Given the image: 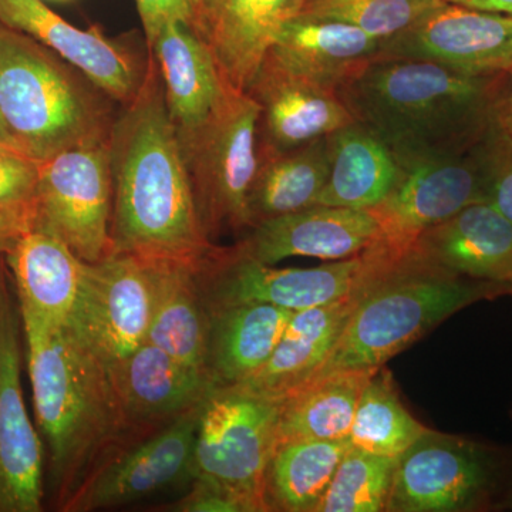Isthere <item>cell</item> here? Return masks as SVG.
<instances>
[{"label":"cell","instance_id":"27","mask_svg":"<svg viewBox=\"0 0 512 512\" xmlns=\"http://www.w3.org/2000/svg\"><path fill=\"white\" fill-rule=\"evenodd\" d=\"M5 256L19 308L50 323H66L79 293L82 259L62 239L36 225Z\"/></svg>","mask_w":512,"mask_h":512},{"label":"cell","instance_id":"37","mask_svg":"<svg viewBox=\"0 0 512 512\" xmlns=\"http://www.w3.org/2000/svg\"><path fill=\"white\" fill-rule=\"evenodd\" d=\"M191 493L174 505L184 512H259L262 508L244 495L194 480Z\"/></svg>","mask_w":512,"mask_h":512},{"label":"cell","instance_id":"35","mask_svg":"<svg viewBox=\"0 0 512 512\" xmlns=\"http://www.w3.org/2000/svg\"><path fill=\"white\" fill-rule=\"evenodd\" d=\"M481 153L487 201L512 221V137L497 124L481 144Z\"/></svg>","mask_w":512,"mask_h":512},{"label":"cell","instance_id":"16","mask_svg":"<svg viewBox=\"0 0 512 512\" xmlns=\"http://www.w3.org/2000/svg\"><path fill=\"white\" fill-rule=\"evenodd\" d=\"M383 52L434 60L471 74L504 73L512 67V16L444 0L384 43Z\"/></svg>","mask_w":512,"mask_h":512},{"label":"cell","instance_id":"23","mask_svg":"<svg viewBox=\"0 0 512 512\" xmlns=\"http://www.w3.org/2000/svg\"><path fill=\"white\" fill-rule=\"evenodd\" d=\"M127 423L180 416L207 400L217 386L207 372L146 342L107 366Z\"/></svg>","mask_w":512,"mask_h":512},{"label":"cell","instance_id":"32","mask_svg":"<svg viewBox=\"0 0 512 512\" xmlns=\"http://www.w3.org/2000/svg\"><path fill=\"white\" fill-rule=\"evenodd\" d=\"M427 430L404 407L392 373L382 366L360 394L349 441L357 450L397 460Z\"/></svg>","mask_w":512,"mask_h":512},{"label":"cell","instance_id":"5","mask_svg":"<svg viewBox=\"0 0 512 512\" xmlns=\"http://www.w3.org/2000/svg\"><path fill=\"white\" fill-rule=\"evenodd\" d=\"M491 299H497L491 282L461 278L403 255L366 286L312 380L339 370L379 369L450 316Z\"/></svg>","mask_w":512,"mask_h":512},{"label":"cell","instance_id":"44","mask_svg":"<svg viewBox=\"0 0 512 512\" xmlns=\"http://www.w3.org/2000/svg\"><path fill=\"white\" fill-rule=\"evenodd\" d=\"M503 507L508 508V510L512 511V491L510 494L507 495V498H505Z\"/></svg>","mask_w":512,"mask_h":512},{"label":"cell","instance_id":"20","mask_svg":"<svg viewBox=\"0 0 512 512\" xmlns=\"http://www.w3.org/2000/svg\"><path fill=\"white\" fill-rule=\"evenodd\" d=\"M147 53L158 64L168 116L178 143H184L215 116L234 87L225 82L210 50L185 20H165Z\"/></svg>","mask_w":512,"mask_h":512},{"label":"cell","instance_id":"1","mask_svg":"<svg viewBox=\"0 0 512 512\" xmlns=\"http://www.w3.org/2000/svg\"><path fill=\"white\" fill-rule=\"evenodd\" d=\"M148 55V53H147ZM113 252L204 261L217 249L202 225L154 57L109 138Z\"/></svg>","mask_w":512,"mask_h":512},{"label":"cell","instance_id":"4","mask_svg":"<svg viewBox=\"0 0 512 512\" xmlns=\"http://www.w3.org/2000/svg\"><path fill=\"white\" fill-rule=\"evenodd\" d=\"M111 97L49 47L0 23V117L23 154L42 164L106 140Z\"/></svg>","mask_w":512,"mask_h":512},{"label":"cell","instance_id":"3","mask_svg":"<svg viewBox=\"0 0 512 512\" xmlns=\"http://www.w3.org/2000/svg\"><path fill=\"white\" fill-rule=\"evenodd\" d=\"M20 318L37 426L55 483L69 488L130 424L109 369L67 322L50 323L25 309Z\"/></svg>","mask_w":512,"mask_h":512},{"label":"cell","instance_id":"43","mask_svg":"<svg viewBox=\"0 0 512 512\" xmlns=\"http://www.w3.org/2000/svg\"><path fill=\"white\" fill-rule=\"evenodd\" d=\"M495 289V296L500 298V296L512 295V268L503 281L498 282V284H493Z\"/></svg>","mask_w":512,"mask_h":512},{"label":"cell","instance_id":"21","mask_svg":"<svg viewBox=\"0 0 512 512\" xmlns=\"http://www.w3.org/2000/svg\"><path fill=\"white\" fill-rule=\"evenodd\" d=\"M407 254L448 274L498 284L512 268V221L490 201L474 202L423 232Z\"/></svg>","mask_w":512,"mask_h":512},{"label":"cell","instance_id":"18","mask_svg":"<svg viewBox=\"0 0 512 512\" xmlns=\"http://www.w3.org/2000/svg\"><path fill=\"white\" fill-rule=\"evenodd\" d=\"M305 0H191L190 25L229 86L248 89L269 47Z\"/></svg>","mask_w":512,"mask_h":512},{"label":"cell","instance_id":"26","mask_svg":"<svg viewBox=\"0 0 512 512\" xmlns=\"http://www.w3.org/2000/svg\"><path fill=\"white\" fill-rule=\"evenodd\" d=\"M207 369L217 387L245 382L268 362L293 311L262 302L210 309Z\"/></svg>","mask_w":512,"mask_h":512},{"label":"cell","instance_id":"24","mask_svg":"<svg viewBox=\"0 0 512 512\" xmlns=\"http://www.w3.org/2000/svg\"><path fill=\"white\" fill-rule=\"evenodd\" d=\"M382 52L383 42L355 26L296 15L279 30L266 57L336 92L340 84Z\"/></svg>","mask_w":512,"mask_h":512},{"label":"cell","instance_id":"6","mask_svg":"<svg viewBox=\"0 0 512 512\" xmlns=\"http://www.w3.org/2000/svg\"><path fill=\"white\" fill-rule=\"evenodd\" d=\"M397 259L392 252L373 245L363 254L316 268H274L235 247H217L198 266V281L208 311L234 303L262 302L295 312L352 295L384 274Z\"/></svg>","mask_w":512,"mask_h":512},{"label":"cell","instance_id":"11","mask_svg":"<svg viewBox=\"0 0 512 512\" xmlns=\"http://www.w3.org/2000/svg\"><path fill=\"white\" fill-rule=\"evenodd\" d=\"M153 291L146 259L113 252L83 262L79 293L67 325L106 366L147 340Z\"/></svg>","mask_w":512,"mask_h":512},{"label":"cell","instance_id":"38","mask_svg":"<svg viewBox=\"0 0 512 512\" xmlns=\"http://www.w3.org/2000/svg\"><path fill=\"white\" fill-rule=\"evenodd\" d=\"M136 5L146 33L147 47L154 42L165 20L181 19L190 23L191 0H136Z\"/></svg>","mask_w":512,"mask_h":512},{"label":"cell","instance_id":"13","mask_svg":"<svg viewBox=\"0 0 512 512\" xmlns=\"http://www.w3.org/2000/svg\"><path fill=\"white\" fill-rule=\"evenodd\" d=\"M22 318L0 269V512H39L43 446L22 390Z\"/></svg>","mask_w":512,"mask_h":512},{"label":"cell","instance_id":"28","mask_svg":"<svg viewBox=\"0 0 512 512\" xmlns=\"http://www.w3.org/2000/svg\"><path fill=\"white\" fill-rule=\"evenodd\" d=\"M329 175L316 205L373 210L382 204L402 173L392 151L362 124L329 134Z\"/></svg>","mask_w":512,"mask_h":512},{"label":"cell","instance_id":"17","mask_svg":"<svg viewBox=\"0 0 512 512\" xmlns=\"http://www.w3.org/2000/svg\"><path fill=\"white\" fill-rule=\"evenodd\" d=\"M245 93L258 106V158L301 147L355 123L335 90L303 79L266 56Z\"/></svg>","mask_w":512,"mask_h":512},{"label":"cell","instance_id":"25","mask_svg":"<svg viewBox=\"0 0 512 512\" xmlns=\"http://www.w3.org/2000/svg\"><path fill=\"white\" fill-rule=\"evenodd\" d=\"M144 259L153 291L148 342L207 372L210 312L198 281L202 261Z\"/></svg>","mask_w":512,"mask_h":512},{"label":"cell","instance_id":"33","mask_svg":"<svg viewBox=\"0 0 512 512\" xmlns=\"http://www.w3.org/2000/svg\"><path fill=\"white\" fill-rule=\"evenodd\" d=\"M396 461L350 446L316 512L386 511Z\"/></svg>","mask_w":512,"mask_h":512},{"label":"cell","instance_id":"8","mask_svg":"<svg viewBox=\"0 0 512 512\" xmlns=\"http://www.w3.org/2000/svg\"><path fill=\"white\" fill-rule=\"evenodd\" d=\"M503 467L494 448L429 429L397 458L386 511L490 510Z\"/></svg>","mask_w":512,"mask_h":512},{"label":"cell","instance_id":"14","mask_svg":"<svg viewBox=\"0 0 512 512\" xmlns=\"http://www.w3.org/2000/svg\"><path fill=\"white\" fill-rule=\"evenodd\" d=\"M0 23L52 49L121 106L130 103L143 84L148 55L141 59L96 26L76 28L43 0H0Z\"/></svg>","mask_w":512,"mask_h":512},{"label":"cell","instance_id":"41","mask_svg":"<svg viewBox=\"0 0 512 512\" xmlns=\"http://www.w3.org/2000/svg\"><path fill=\"white\" fill-rule=\"evenodd\" d=\"M468 8L490 10V12L504 13L512 16V0H446Z\"/></svg>","mask_w":512,"mask_h":512},{"label":"cell","instance_id":"22","mask_svg":"<svg viewBox=\"0 0 512 512\" xmlns=\"http://www.w3.org/2000/svg\"><path fill=\"white\" fill-rule=\"evenodd\" d=\"M369 284L339 301L293 312L268 362L245 382L232 387L282 402L311 382L338 343Z\"/></svg>","mask_w":512,"mask_h":512},{"label":"cell","instance_id":"42","mask_svg":"<svg viewBox=\"0 0 512 512\" xmlns=\"http://www.w3.org/2000/svg\"><path fill=\"white\" fill-rule=\"evenodd\" d=\"M0 148H2V150H13L22 153V151L19 150L18 146H16L15 141H13V138L10 137L8 130H6V126L5 123H3L2 117H0Z\"/></svg>","mask_w":512,"mask_h":512},{"label":"cell","instance_id":"30","mask_svg":"<svg viewBox=\"0 0 512 512\" xmlns=\"http://www.w3.org/2000/svg\"><path fill=\"white\" fill-rule=\"evenodd\" d=\"M379 369L332 372L286 397L279 412L278 444L295 440H348L360 394Z\"/></svg>","mask_w":512,"mask_h":512},{"label":"cell","instance_id":"36","mask_svg":"<svg viewBox=\"0 0 512 512\" xmlns=\"http://www.w3.org/2000/svg\"><path fill=\"white\" fill-rule=\"evenodd\" d=\"M39 168L25 154L0 148V210L35 208Z\"/></svg>","mask_w":512,"mask_h":512},{"label":"cell","instance_id":"15","mask_svg":"<svg viewBox=\"0 0 512 512\" xmlns=\"http://www.w3.org/2000/svg\"><path fill=\"white\" fill-rule=\"evenodd\" d=\"M201 407L180 416L153 439L100 468L67 504L69 510L93 511L146 500L194 480V447Z\"/></svg>","mask_w":512,"mask_h":512},{"label":"cell","instance_id":"34","mask_svg":"<svg viewBox=\"0 0 512 512\" xmlns=\"http://www.w3.org/2000/svg\"><path fill=\"white\" fill-rule=\"evenodd\" d=\"M444 0H305L299 15L338 20L384 43L412 28Z\"/></svg>","mask_w":512,"mask_h":512},{"label":"cell","instance_id":"40","mask_svg":"<svg viewBox=\"0 0 512 512\" xmlns=\"http://www.w3.org/2000/svg\"><path fill=\"white\" fill-rule=\"evenodd\" d=\"M498 126L512 137V67L505 72L504 89L497 114Z\"/></svg>","mask_w":512,"mask_h":512},{"label":"cell","instance_id":"9","mask_svg":"<svg viewBox=\"0 0 512 512\" xmlns=\"http://www.w3.org/2000/svg\"><path fill=\"white\" fill-rule=\"evenodd\" d=\"M279 412L281 402L217 387L201 407L194 480L244 495L269 511L265 473L278 446Z\"/></svg>","mask_w":512,"mask_h":512},{"label":"cell","instance_id":"31","mask_svg":"<svg viewBox=\"0 0 512 512\" xmlns=\"http://www.w3.org/2000/svg\"><path fill=\"white\" fill-rule=\"evenodd\" d=\"M349 447V439L278 444L265 473L268 510L316 512Z\"/></svg>","mask_w":512,"mask_h":512},{"label":"cell","instance_id":"39","mask_svg":"<svg viewBox=\"0 0 512 512\" xmlns=\"http://www.w3.org/2000/svg\"><path fill=\"white\" fill-rule=\"evenodd\" d=\"M35 227V208L0 210V255H5L19 237Z\"/></svg>","mask_w":512,"mask_h":512},{"label":"cell","instance_id":"2","mask_svg":"<svg viewBox=\"0 0 512 512\" xmlns=\"http://www.w3.org/2000/svg\"><path fill=\"white\" fill-rule=\"evenodd\" d=\"M505 72L471 74L421 57L380 53L336 90L357 123L399 164L456 156L497 126Z\"/></svg>","mask_w":512,"mask_h":512},{"label":"cell","instance_id":"7","mask_svg":"<svg viewBox=\"0 0 512 512\" xmlns=\"http://www.w3.org/2000/svg\"><path fill=\"white\" fill-rule=\"evenodd\" d=\"M256 123L255 101L231 89L215 116L180 144L195 205L212 242L251 229L248 195L258 167Z\"/></svg>","mask_w":512,"mask_h":512},{"label":"cell","instance_id":"29","mask_svg":"<svg viewBox=\"0 0 512 512\" xmlns=\"http://www.w3.org/2000/svg\"><path fill=\"white\" fill-rule=\"evenodd\" d=\"M329 175L328 136L274 156L258 158L248 195L251 229L316 205Z\"/></svg>","mask_w":512,"mask_h":512},{"label":"cell","instance_id":"12","mask_svg":"<svg viewBox=\"0 0 512 512\" xmlns=\"http://www.w3.org/2000/svg\"><path fill=\"white\" fill-rule=\"evenodd\" d=\"M483 144V143H481ZM480 146L464 154L403 163L389 197L370 210L380 227L377 245L403 256L427 229L487 201Z\"/></svg>","mask_w":512,"mask_h":512},{"label":"cell","instance_id":"19","mask_svg":"<svg viewBox=\"0 0 512 512\" xmlns=\"http://www.w3.org/2000/svg\"><path fill=\"white\" fill-rule=\"evenodd\" d=\"M379 239V222L372 211L312 205L255 225L235 248L262 264L276 265L292 256L353 258Z\"/></svg>","mask_w":512,"mask_h":512},{"label":"cell","instance_id":"10","mask_svg":"<svg viewBox=\"0 0 512 512\" xmlns=\"http://www.w3.org/2000/svg\"><path fill=\"white\" fill-rule=\"evenodd\" d=\"M109 138L69 148L39 168L35 225L62 239L87 264L113 254Z\"/></svg>","mask_w":512,"mask_h":512}]
</instances>
